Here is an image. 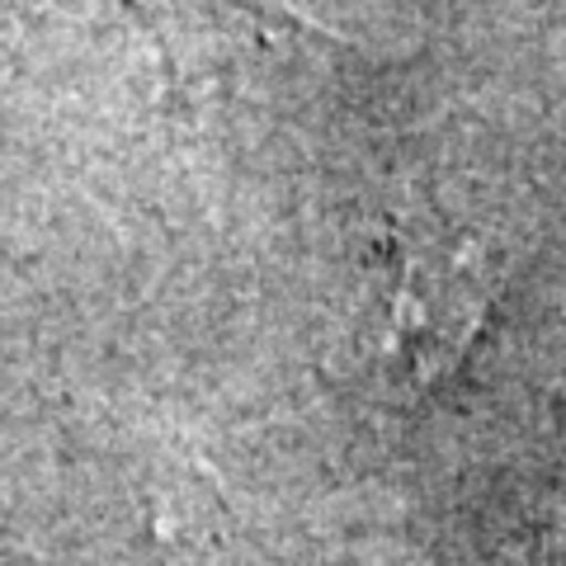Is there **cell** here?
<instances>
[{
    "label": "cell",
    "instance_id": "1",
    "mask_svg": "<svg viewBox=\"0 0 566 566\" xmlns=\"http://www.w3.org/2000/svg\"><path fill=\"white\" fill-rule=\"evenodd\" d=\"M151 33L175 99H199L208 81H222L245 62L283 43L316 48L322 33L297 24L279 0H118Z\"/></svg>",
    "mask_w": 566,
    "mask_h": 566
}]
</instances>
